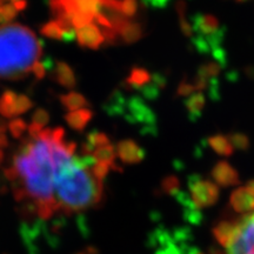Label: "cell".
<instances>
[{
  "label": "cell",
  "instance_id": "cell-1",
  "mask_svg": "<svg viewBox=\"0 0 254 254\" xmlns=\"http://www.w3.org/2000/svg\"><path fill=\"white\" fill-rule=\"evenodd\" d=\"M15 155V180H20L25 198L36 202L40 219H50L58 211L55 198L57 171L64 160L74 155L75 144L65 140L63 128H44Z\"/></svg>",
  "mask_w": 254,
  "mask_h": 254
},
{
  "label": "cell",
  "instance_id": "cell-2",
  "mask_svg": "<svg viewBox=\"0 0 254 254\" xmlns=\"http://www.w3.org/2000/svg\"><path fill=\"white\" fill-rule=\"evenodd\" d=\"M93 155H72L57 171L55 198L58 211L72 214L97 206L103 199V183L90 168L95 164Z\"/></svg>",
  "mask_w": 254,
  "mask_h": 254
},
{
  "label": "cell",
  "instance_id": "cell-3",
  "mask_svg": "<svg viewBox=\"0 0 254 254\" xmlns=\"http://www.w3.org/2000/svg\"><path fill=\"white\" fill-rule=\"evenodd\" d=\"M40 55V43L30 28L19 24L0 27V77H23L39 63Z\"/></svg>",
  "mask_w": 254,
  "mask_h": 254
},
{
  "label": "cell",
  "instance_id": "cell-4",
  "mask_svg": "<svg viewBox=\"0 0 254 254\" xmlns=\"http://www.w3.org/2000/svg\"><path fill=\"white\" fill-rule=\"evenodd\" d=\"M212 254H254V209L219 222Z\"/></svg>",
  "mask_w": 254,
  "mask_h": 254
},
{
  "label": "cell",
  "instance_id": "cell-5",
  "mask_svg": "<svg viewBox=\"0 0 254 254\" xmlns=\"http://www.w3.org/2000/svg\"><path fill=\"white\" fill-rule=\"evenodd\" d=\"M31 107L32 101L24 94L6 91L0 97V114L5 118H14L15 116L27 112Z\"/></svg>",
  "mask_w": 254,
  "mask_h": 254
},
{
  "label": "cell",
  "instance_id": "cell-6",
  "mask_svg": "<svg viewBox=\"0 0 254 254\" xmlns=\"http://www.w3.org/2000/svg\"><path fill=\"white\" fill-rule=\"evenodd\" d=\"M75 38L82 47L98 49L104 44L105 36L97 24L91 23L75 30Z\"/></svg>",
  "mask_w": 254,
  "mask_h": 254
},
{
  "label": "cell",
  "instance_id": "cell-7",
  "mask_svg": "<svg viewBox=\"0 0 254 254\" xmlns=\"http://www.w3.org/2000/svg\"><path fill=\"white\" fill-rule=\"evenodd\" d=\"M116 153L120 158V160L126 164L140 163L145 155L140 146L132 140L120 141L117 146Z\"/></svg>",
  "mask_w": 254,
  "mask_h": 254
},
{
  "label": "cell",
  "instance_id": "cell-8",
  "mask_svg": "<svg viewBox=\"0 0 254 254\" xmlns=\"http://www.w3.org/2000/svg\"><path fill=\"white\" fill-rule=\"evenodd\" d=\"M192 193L198 204L208 205L217 198L218 190L212 183L202 179H195L192 185Z\"/></svg>",
  "mask_w": 254,
  "mask_h": 254
},
{
  "label": "cell",
  "instance_id": "cell-9",
  "mask_svg": "<svg viewBox=\"0 0 254 254\" xmlns=\"http://www.w3.org/2000/svg\"><path fill=\"white\" fill-rule=\"evenodd\" d=\"M213 179L221 186H230L238 183V173L226 161H219L215 165L213 172Z\"/></svg>",
  "mask_w": 254,
  "mask_h": 254
},
{
  "label": "cell",
  "instance_id": "cell-10",
  "mask_svg": "<svg viewBox=\"0 0 254 254\" xmlns=\"http://www.w3.org/2000/svg\"><path fill=\"white\" fill-rule=\"evenodd\" d=\"M92 117H93L92 111L87 109H80L66 114V123H67L73 129L82 131V129L87 126V124L91 122Z\"/></svg>",
  "mask_w": 254,
  "mask_h": 254
},
{
  "label": "cell",
  "instance_id": "cell-11",
  "mask_svg": "<svg viewBox=\"0 0 254 254\" xmlns=\"http://www.w3.org/2000/svg\"><path fill=\"white\" fill-rule=\"evenodd\" d=\"M128 119L132 122H144L150 124L151 122V111L141 103L138 98H133L128 103Z\"/></svg>",
  "mask_w": 254,
  "mask_h": 254
},
{
  "label": "cell",
  "instance_id": "cell-12",
  "mask_svg": "<svg viewBox=\"0 0 254 254\" xmlns=\"http://www.w3.org/2000/svg\"><path fill=\"white\" fill-rule=\"evenodd\" d=\"M57 81L63 86L71 88L75 85V74L67 64L58 63L56 65Z\"/></svg>",
  "mask_w": 254,
  "mask_h": 254
},
{
  "label": "cell",
  "instance_id": "cell-13",
  "mask_svg": "<svg viewBox=\"0 0 254 254\" xmlns=\"http://www.w3.org/2000/svg\"><path fill=\"white\" fill-rule=\"evenodd\" d=\"M208 144L214 152H217V153L220 155H225V157L231 155L234 151V147L233 145H232L230 138L221 134L211 136V138L208 139Z\"/></svg>",
  "mask_w": 254,
  "mask_h": 254
},
{
  "label": "cell",
  "instance_id": "cell-14",
  "mask_svg": "<svg viewBox=\"0 0 254 254\" xmlns=\"http://www.w3.org/2000/svg\"><path fill=\"white\" fill-rule=\"evenodd\" d=\"M118 37L125 43H134L141 38V26L138 23L128 20L118 32Z\"/></svg>",
  "mask_w": 254,
  "mask_h": 254
},
{
  "label": "cell",
  "instance_id": "cell-15",
  "mask_svg": "<svg viewBox=\"0 0 254 254\" xmlns=\"http://www.w3.org/2000/svg\"><path fill=\"white\" fill-rule=\"evenodd\" d=\"M60 100H62L64 106L68 110V112L84 109V106L86 105V99H85L84 95L80 93H75V92H71V93L63 95Z\"/></svg>",
  "mask_w": 254,
  "mask_h": 254
},
{
  "label": "cell",
  "instance_id": "cell-16",
  "mask_svg": "<svg viewBox=\"0 0 254 254\" xmlns=\"http://www.w3.org/2000/svg\"><path fill=\"white\" fill-rule=\"evenodd\" d=\"M151 80V74L144 68H133L129 77L127 78V84L131 85L132 87H141L147 86Z\"/></svg>",
  "mask_w": 254,
  "mask_h": 254
},
{
  "label": "cell",
  "instance_id": "cell-17",
  "mask_svg": "<svg viewBox=\"0 0 254 254\" xmlns=\"http://www.w3.org/2000/svg\"><path fill=\"white\" fill-rule=\"evenodd\" d=\"M110 144L111 142L106 134H104V133H100V132H93L91 133V134H88L86 147L85 148H86L87 152H94L95 150H98V148Z\"/></svg>",
  "mask_w": 254,
  "mask_h": 254
},
{
  "label": "cell",
  "instance_id": "cell-18",
  "mask_svg": "<svg viewBox=\"0 0 254 254\" xmlns=\"http://www.w3.org/2000/svg\"><path fill=\"white\" fill-rule=\"evenodd\" d=\"M93 158L97 161H105L114 166V159H116V150L112 145H106L98 148L93 152Z\"/></svg>",
  "mask_w": 254,
  "mask_h": 254
},
{
  "label": "cell",
  "instance_id": "cell-19",
  "mask_svg": "<svg viewBox=\"0 0 254 254\" xmlns=\"http://www.w3.org/2000/svg\"><path fill=\"white\" fill-rule=\"evenodd\" d=\"M205 105V97L200 93H192L189 95V100H187V109L192 116H198L201 112L202 107Z\"/></svg>",
  "mask_w": 254,
  "mask_h": 254
},
{
  "label": "cell",
  "instance_id": "cell-20",
  "mask_svg": "<svg viewBox=\"0 0 254 254\" xmlns=\"http://www.w3.org/2000/svg\"><path fill=\"white\" fill-rule=\"evenodd\" d=\"M41 33L51 39H63L64 31L57 20H52L45 24L41 28Z\"/></svg>",
  "mask_w": 254,
  "mask_h": 254
},
{
  "label": "cell",
  "instance_id": "cell-21",
  "mask_svg": "<svg viewBox=\"0 0 254 254\" xmlns=\"http://www.w3.org/2000/svg\"><path fill=\"white\" fill-rule=\"evenodd\" d=\"M113 167V165H111L109 163H105V161H95V164L92 167V173L93 176L97 178L98 180L103 182V180L106 178L107 173L110 172L111 168Z\"/></svg>",
  "mask_w": 254,
  "mask_h": 254
},
{
  "label": "cell",
  "instance_id": "cell-22",
  "mask_svg": "<svg viewBox=\"0 0 254 254\" xmlns=\"http://www.w3.org/2000/svg\"><path fill=\"white\" fill-rule=\"evenodd\" d=\"M27 127L26 123L21 119H13L8 123V131L14 138H19V136L23 135L24 132H26Z\"/></svg>",
  "mask_w": 254,
  "mask_h": 254
},
{
  "label": "cell",
  "instance_id": "cell-23",
  "mask_svg": "<svg viewBox=\"0 0 254 254\" xmlns=\"http://www.w3.org/2000/svg\"><path fill=\"white\" fill-rule=\"evenodd\" d=\"M18 9L14 7L13 4H2L0 5V23L11 20L15 18Z\"/></svg>",
  "mask_w": 254,
  "mask_h": 254
},
{
  "label": "cell",
  "instance_id": "cell-24",
  "mask_svg": "<svg viewBox=\"0 0 254 254\" xmlns=\"http://www.w3.org/2000/svg\"><path fill=\"white\" fill-rule=\"evenodd\" d=\"M138 2L136 0H122V13L126 18H132L136 13Z\"/></svg>",
  "mask_w": 254,
  "mask_h": 254
},
{
  "label": "cell",
  "instance_id": "cell-25",
  "mask_svg": "<svg viewBox=\"0 0 254 254\" xmlns=\"http://www.w3.org/2000/svg\"><path fill=\"white\" fill-rule=\"evenodd\" d=\"M230 140L232 145H233V147L238 148V150H245V148H247V146H249V139L244 134H240V133L231 135Z\"/></svg>",
  "mask_w": 254,
  "mask_h": 254
},
{
  "label": "cell",
  "instance_id": "cell-26",
  "mask_svg": "<svg viewBox=\"0 0 254 254\" xmlns=\"http://www.w3.org/2000/svg\"><path fill=\"white\" fill-rule=\"evenodd\" d=\"M49 118H50L49 113H47L45 110L39 109L38 111H36V113H34L33 117H32V123L45 128V125L49 123Z\"/></svg>",
  "mask_w": 254,
  "mask_h": 254
},
{
  "label": "cell",
  "instance_id": "cell-27",
  "mask_svg": "<svg viewBox=\"0 0 254 254\" xmlns=\"http://www.w3.org/2000/svg\"><path fill=\"white\" fill-rule=\"evenodd\" d=\"M46 71H47L46 66L44 65L43 63H37L36 65H34L33 69H32V72L34 73V75H36L38 79H41V78L45 77Z\"/></svg>",
  "mask_w": 254,
  "mask_h": 254
},
{
  "label": "cell",
  "instance_id": "cell-28",
  "mask_svg": "<svg viewBox=\"0 0 254 254\" xmlns=\"http://www.w3.org/2000/svg\"><path fill=\"white\" fill-rule=\"evenodd\" d=\"M145 1L147 2V4L157 6V7H159V6H164L165 2H166L167 0H145Z\"/></svg>",
  "mask_w": 254,
  "mask_h": 254
},
{
  "label": "cell",
  "instance_id": "cell-29",
  "mask_svg": "<svg viewBox=\"0 0 254 254\" xmlns=\"http://www.w3.org/2000/svg\"><path fill=\"white\" fill-rule=\"evenodd\" d=\"M13 5H14V7L18 9V11H20V9H24L25 7H26L27 2H26V0H19V1L14 2Z\"/></svg>",
  "mask_w": 254,
  "mask_h": 254
},
{
  "label": "cell",
  "instance_id": "cell-30",
  "mask_svg": "<svg viewBox=\"0 0 254 254\" xmlns=\"http://www.w3.org/2000/svg\"><path fill=\"white\" fill-rule=\"evenodd\" d=\"M7 146V136H6V133L0 132V148Z\"/></svg>",
  "mask_w": 254,
  "mask_h": 254
},
{
  "label": "cell",
  "instance_id": "cell-31",
  "mask_svg": "<svg viewBox=\"0 0 254 254\" xmlns=\"http://www.w3.org/2000/svg\"><path fill=\"white\" fill-rule=\"evenodd\" d=\"M8 128V125L7 124H6L4 120H1L0 119V132L1 133H6V129Z\"/></svg>",
  "mask_w": 254,
  "mask_h": 254
},
{
  "label": "cell",
  "instance_id": "cell-32",
  "mask_svg": "<svg viewBox=\"0 0 254 254\" xmlns=\"http://www.w3.org/2000/svg\"><path fill=\"white\" fill-rule=\"evenodd\" d=\"M2 159H4V153H2V151H1V148H0V164H1V161H2Z\"/></svg>",
  "mask_w": 254,
  "mask_h": 254
},
{
  "label": "cell",
  "instance_id": "cell-33",
  "mask_svg": "<svg viewBox=\"0 0 254 254\" xmlns=\"http://www.w3.org/2000/svg\"><path fill=\"white\" fill-rule=\"evenodd\" d=\"M12 1V4H14V2H17V1H19V0H11Z\"/></svg>",
  "mask_w": 254,
  "mask_h": 254
},
{
  "label": "cell",
  "instance_id": "cell-34",
  "mask_svg": "<svg viewBox=\"0 0 254 254\" xmlns=\"http://www.w3.org/2000/svg\"><path fill=\"white\" fill-rule=\"evenodd\" d=\"M77 254H90V253H87V252H80V253H77Z\"/></svg>",
  "mask_w": 254,
  "mask_h": 254
},
{
  "label": "cell",
  "instance_id": "cell-35",
  "mask_svg": "<svg viewBox=\"0 0 254 254\" xmlns=\"http://www.w3.org/2000/svg\"><path fill=\"white\" fill-rule=\"evenodd\" d=\"M2 1H6V0H0V2H2Z\"/></svg>",
  "mask_w": 254,
  "mask_h": 254
},
{
  "label": "cell",
  "instance_id": "cell-36",
  "mask_svg": "<svg viewBox=\"0 0 254 254\" xmlns=\"http://www.w3.org/2000/svg\"><path fill=\"white\" fill-rule=\"evenodd\" d=\"M238 1H245V0H238Z\"/></svg>",
  "mask_w": 254,
  "mask_h": 254
}]
</instances>
